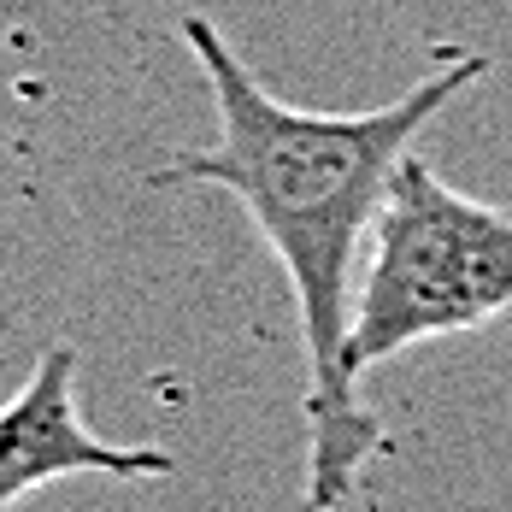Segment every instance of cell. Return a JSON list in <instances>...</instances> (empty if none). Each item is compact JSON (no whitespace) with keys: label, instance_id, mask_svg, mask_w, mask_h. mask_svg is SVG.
Listing matches in <instances>:
<instances>
[{"label":"cell","instance_id":"obj_3","mask_svg":"<svg viewBox=\"0 0 512 512\" xmlns=\"http://www.w3.org/2000/svg\"><path fill=\"white\" fill-rule=\"evenodd\" d=\"M165 477L171 454L165 448H124L101 442L89 412L77 401V348L53 342L36 354L24 389L0 401V512L30 501L59 477Z\"/></svg>","mask_w":512,"mask_h":512},{"label":"cell","instance_id":"obj_1","mask_svg":"<svg viewBox=\"0 0 512 512\" xmlns=\"http://www.w3.org/2000/svg\"><path fill=\"white\" fill-rule=\"evenodd\" d=\"M183 48L195 53L218 106V142L171 159L154 183L230 189L283 259L307 342V512H336L359 489V471L389 448V430L359 401V377L348 365L359 242H371L412 136L477 77H489V59L454 48L389 106L307 112L277 101L201 12L183 18Z\"/></svg>","mask_w":512,"mask_h":512},{"label":"cell","instance_id":"obj_2","mask_svg":"<svg viewBox=\"0 0 512 512\" xmlns=\"http://www.w3.org/2000/svg\"><path fill=\"white\" fill-rule=\"evenodd\" d=\"M501 312H512V212L448 189L407 154L371 224V254L354 289V377Z\"/></svg>","mask_w":512,"mask_h":512}]
</instances>
